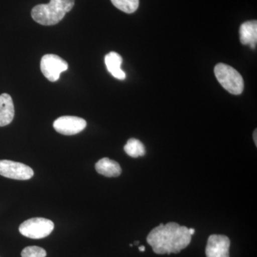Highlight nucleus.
Wrapping results in <instances>:
<instances>
[{
	"mask_svg": "<svg viewBox=\"0 0 257 257\" xmlns=\"http://www.w3.org/2000/svg\"><path fill=\"white\" fill-rule=\"evenodd\" d=\"M55 228L53 221L45 218H32L24 221L19 231L26 237L33 239H43L52 232Z\"/></svg>",
	"mask_w": 257,
	"mask_h": 257,
	"instance_id": "obj_4",
	"label": "nucleus"
},
{
	"mask_svg": "<svg viewBox=\"0 0 257 257\" xmlns=\"http://www.w3.org/2000/svg\"><path fill=\"white\" fill-rule=\"evenodd\" d=\"M253 140H254L255 145H256V130H255L254 133H253Z\"/></svg>",
	"mask_w": 257,
	"mask_h": 257,
	"instance_id": "obj_16",
	"label": "nucleus"
},
{
	"mask_svg": "<svg viewBox=\"0 0 257 257\" xmlns=\"http://www.w3.org/2000/svg\"><path fill=\"white\" fill-rule=\"evenodd\" d=\"M15 116V106L13 99L10 94L0 95V126L10 124Z\"/></svg>",
	"mask_w": 257,
	"mask_h": 257,
	"instance_id": "obj_9",
	"label": "nucleus"
},
{
	"mask_svg": "<svg viewBox=\"0 0 257 257\" xmlns=\"http://www.w3.org/2000/svg\"><path fill=\"white\" fill-rule=\"evenodd\" d=\"M40 69L48 80L56 82L60 79L61 73L68 69V64L59 56L49 54L42 57Z\"/></svg>",
	"mask_w": 257,
	"mask_h": 257,
	"instance_id": "obj_5",
	"label": "nucleus"
},
{
	"mask_svg": "<svg viewBox=\"0 0 257 257\" xmlns=\"http://www.w3.org/2000/svg\"><path fill=\"white\" fill-rule=\"evenodd\" d=\"M125 152L133 158L143 157L146 153V150L143 143L137 139L132 138L128 140L124 147Z\"/></svg>",
	"mask_w": 257,
	"mask_h": 257,
	"instance_id": "obj_13",
	"label": "nucleus"
},
{
	"mask_svg": "<svg viewBox=\"0 0 257 257\" xmlns=\"http://www.w3.org/2000/svg\"><path fill=\"white\" fill-rule=\"evenodd\" d=\"M230 239L225 235L212 234L206 246L207 257H229Z\"/></svg>",
	"mask_w": 257,
	"mask_h": 257,
	"instance_id": "obj_8",
	"label": "nucleus"
},
{
	"mask_svg": "<svg viewBox=\"0 0 257 257\" xmlns=\"http://www.w3.org/2000/svg\"><path fill=\"white\" fill-rule=\"evenodd\" d=\"M139 250H140V251H145V246H140V247H139Z\"/></svg>",
	"mask_w": 257,
	"mask_h": 257,
	"instance_id": "obj_18",
	"label": "nucleus"
},
{
	"mask_svg": "<svg viewBox=\"0 0 257 257\" xmlns=\"http://www.w3.org/2000/svg\"><path fill=\"white\" fill-rule=\"evenodd\" d=\"M189 234L191 235H192L194 234V232H195V230L194 229H189Z\"/></svg>",
	"mask_w": 257,
	"mask_h": 257,
	"instance_id": "obj_17",
	"label": "nucleus"
},
{
	"mask_svg": "<svg viewBox=\"0 0 257 257\" xmlns=\"http://www.w3.org/2000/svg\"><path fill=\"white\" fill-rule=\"evenodd\" d=\"M74 5V0H50L49 4L35 6L31 15L36 23L44 26H52L60 23Z\"/></svg>",
	"mask_w": 257,
	"mask_h": 257,
	"instance_id": "obj_2",
	"label": "nucleus"
},
{
	"mask_svg": "<svg viewBox=\"0 0 257 257\" xmlns=\"http://www.w3.org/2000/svg\"><path fill=\"white\" fill-rule=\"evenodd\" d=\"M22 257H46L47 251L43 248L37 246H30L24 248Z\"/></svg>",
	"mask_w": 257,
	"mask_h": 257,
	"instance_id": "obj_15",
	"label": "nucleus"
},
{
	"mask_svg": "<svg viewBox=\"0 0 257 257\" xmlns=\"http://www.w3.org/2000/svg\"><path fill=\"white\" fill-rule=\"evenodd\" d=\"M240 41L245 45L255 48L257 42V23L256 20L243 23L239 30Z\"/></svg>",
	"mask_w": 257,
	"mask_h": 257,
	"instance_id": "obj_10",
	"label": "nucleus"
},
{
	"mask_svg": "<svg viewBox=\"0 0 257 257\" xmlns=\"http://www.w3.org/2000/svg\"><path fill=\"white\" fill-rule=\"evenodd\" d=\"M104 62L107 70L113 77L120 80L126 78V74L121 68L122 58L119 54L115 52H109L105 56Z\"/></svg>",
	"mask_w": 257,
	"mask_h": 257,
	"instance_id": "obj_11",
	"label": "nucleus"
},
{
	"mask_svg": "<svg viewBox=\"0 0 257 257\" xmlns=\"http://www.w3.org/2000/svg\"><path fill=\"white\" fill-rule=\"evenodd\" d=\"M0 175L17 180H28L33 177L34 171L31 167L20 162L0 160Z\"/></svg>",
	"mask_w": 257,
	"mask_h": 257,
	"instance_id": "obj_6",
	"label": "nucleus"
},
{
	"mask_svg": "<svg viewBox=\"0 0 257 257\" xmlns=\"http://www.w3.org/2000/svg\"><path fill=\"white\" fill-rule=\"evenodd\" d=\"M135 244H137V245L139 244V241H135Z\"/></svg>",
	"mask_w": 257,
	"mask_h": 257,
	"instance_id": "obj_19",
	"label": "nucleus"
},
{
	"mask_svg": "<svg viewBox=\"0 0 257 257\" xmlns=\"http://www.w3.org/2000/svg\"><path fill=\"white\" fill-rule=\"evenodd\" d=\"M87 121L74 116H63L55 120L53 127L57 133L64 135H77L85 128Z\"/></svg>",
	"mask_w": 257,
	"mask_h": 257,
	"instance_id": "obj_7",
	"label": "nucleus"
},
{
	"mask_svg": "<svg viewBox=\"0 0 257 257\" xmlns=\"http://www.w3.org/2000/svg\"><path fill=\"white\" fill-rule=\"evenodd\" d=\"M117 9L125 13L131 14L138 9L140 0H111Z\"/></svg>",
	"mask_w": 257,
	"mask_h": 257,
	"instance_id": "obj_14",
	"label": "nucleus"
},
{
	"mask_svg": "<svg viewBox=\"0 0 257 257\" xmlns=\"http://www.w3.org/2000/svg\"><path fill=\"white\" fill-rule=\"evenodd\" d=\"M98 173L107 177H119L121 173V168L118 162L109 158H102L95 165Z\"/></svg>",
	"mask_w": 257,
	"mask_h": 257,
	"instance_id": "obj_12",
	"label": "nucleus"
},
{
	"mask_svg": "<svg viewBox=\"0 0 257 257\" xmlns=\"http://www.w3.org/2000/svg\"><path fill=\"white\" fill-rule=\"evenodd\" d=\"M214 74L218 82L226 91L234 95L242 93L244 87L243 77L231 66L223 63L216 64Z\"/></svg>",
	"mask_w": 257,
	"mask_h": 257,
	"instance_id": "obj_3",
	"label": "nucleus"
},
{
	"mask_svg": "<svg viewBox=\"0 0 257 257\" xmlns=\"http://www.w3.org/2000/svg\"><path fill=\"white\" fill-rule=\"evenodd\" d=\"M147 241L157 254L178 253L188 246L192 235L187 226L170 222L154 228L147 236Z\"/></svg>",
	"mask_w": 257,
	"mask_h": 257,
	"instance_id": "obj_1",
	"label": "nucleus"
}]
</instances>
